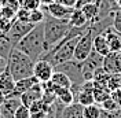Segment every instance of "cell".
<instances>
[{"instance_id": "19", "label": "cell", "mask_w": 121, "mask_h": 118, "mask_svg": "<svg viewBox=\"0 0 121 118\" xmlns=\"http://www.w3.org/2000/svg\"><path fill=\"white\" fill-rule=\"evenodd\" d=\"M69 23L73 28H81V26H85V25H90L84 13L81 11V8H73L72 14L69 17Z\"/></svg>"}, {"instance_id": "10", "label": "cell", "mask_w": 121, "mask_h": 118, "mask_svg": "<svg viewBox=\"0 0 121 118\" xmlns=\"http://www.w3.org/2000/svg\"><path fill=\"white\" fill-rule=\"evenodd\" d=\"M43 10L47 14H50L54 18H58V19H69V17L73 11V8L65 7L59 3H56V1H54L48 6H43Z\"/></svg>"}, {"instance_id": "6", "label": "cell", "mask_w": 121, "mask_h": 118, "mask_svg": "<svg viewBox=\"0 0 121 118\" xmlns=\"http://www.w3.org/2000/svg\"><path fill=\"white\" fill-rule=\"evenodd\" d=\"M102 63H103V56L99 55L95 50L91 52L90 56L85 59V60L80 62V66H81V74H83L84 81H87V80H92L94 72H95L98 67L102 66Z\"/></svg>"}, {"instance_id": "28", "label": "cell", "mask_w": 121, "mask_h": 118, "mask_svg": "<svg viewBox=\"0 0 121 118\" xmlns=\"http://www.w3.org/2000/svg\"><path fill=\"white\" fill-rule=\"evenodd\" d=\"M100 107H102L103 110H107V111H114V110H118V109H120V106L117 104L116 100L112 99V96H110L109 99H106L103 103H100Z\"/></svg>"}, {"instance_id": "35", "label": "cell", "mask_w": 121, "mask_h": 118, "mask_svg": "<svg viewBox=\"0 0 121 118\" xmlns=\"http://www.w3.org/2000/svg\"><path fill=\"white\" fill-rule=\"evenodd\" d=\"M1 6H4V7H8V8H13L14 11H18V10L21 8L19 0H3Z\"/></svg>"}, {"instance_id": "25", "label": "cell", "mask_w": 121, "mask_h": 118, "mask_svg": "<svg viewBox=\"0 0 121 118\" xmlns=\"http://www.w3.org/2000/svg\"><path fill=\"white\" fill-rule=\"evenodd\" d=\"M44 18H45V13L43 8H35L30 11V15H29V22L33 23L35 26L39 25V23H43L44 22Z\"/></svg>"}, {"instance_id": "16", "label": "cell", "mask_w": 121, "mask_h": 118, "mask_svg": "<svg viewBox=\"0 0 121 118\" xmlns=\"http://www.w3.org/2000/svg\"><path fill=\"white\" fill-rule=\"evenodd\" d=\"M80 8L84 13V15H85V18H87V21H88L90 25L99 21V6L96 3L91 1V3H87V4L81 6Z\"/></svg>"}, {"instance_id": "7", "label": "cell", "mask_w": 121, "mask_h": 118, "mask_svg": "<svg viewBox=\"0 0 121 118\" xmlns=\"http://www.w3.org/2000/svg\"><path fill=\"white\" fill-rule=\"evenodd\" d=\"M35 28V25L30 22H22V21H18L17 18H15L14 21H13V25H11V29L8 30V33L6 36L8 37V40L13 43V45H17L18 44V41L22 38L23 36H26L28 33H29L30 30Z\"/></svg>"}, {"instance_id": "1", "label": "cell", "mask_w": 121, "mask_h": 118, "mask_svg": "<svg viewBox=\"0 0 121 118\" xmlns=\"http://www.w3.org/2000/svg\"><path fill=\"white\" fill-rule=\"evenodd\" d=\"M19 51L26 54L35 62L41 59L45 52V38H44V23H39L30 30L26 36H23L18 44L15 45Z\"/></svg>"}, {"instance_id": "27", "label": "cell", "mask_w": 121, "mask_h": 118, "mask_svg": "<svg viewBox=\"0 0 121 118\" xmlns=\"http://www.w3.org/2000/svg\"><path fill=\"white\" fill-rule=\"evenodd\" d=\"M121 88V74L117 73V74H110V78L107 81V89L110 92H113L116 89Z\"/></svg>"}, {"instance_id": "11", "label": "cell", "mask_w": 121, "mask_h": 118, "mask_svg": "<svg viewBox=\"0 0 121 118\" xmlns=\"http://www.w3.org/2000/svg\"><path fill=\"white\" fill-rule=\"evenodd\" d=\"M22 104L19 96H7L3 106L0 107L1 111V118H14V114L17 109Z\"/></svg>"}, {"instance_id": "41", "label": "cell", "mask_w": 121, "mask_h": 118, "mask_svg": "<svg viewBox=\"0 0 121 118\" xmlns=\"http://www.w3.org/2000/svg\"><path fill=\"white\" fill-rule=\"evenodd\" d=\"M94 3H96V4H98V6H99V4L102 3V0H94Z\"/></svg>"}, {"instance_id": "34", "label": "cell", "mask_w": 121, "mask_h": 118, "mask_svg": "<svg viewBox=\"0 0 121 118\" xmlns=\"http://www.w3.org/2000/svg\"><path fill=\"white\" fill-rule=\"evenodd\" d=\"M100 118H121V107L118 110H114V111H107L102 109Z\"/></svg>"}, {"instance_id": "31", "label": "cell", "mask_w": 121, "mask_h": 118, "mask_svg": "<svg viewBox=\"0 0 121 118\" xmlns=\"http://www.w3.org/2000/svg\"><path fill=\"white\" fill-rule=\"evenodd\" d=\"M14 118H30V110H29V107H26V106L21 104V106L17 109V111H15Z\"/></svg>"}, {"instance_id": "22", "label": "cell", "mask_w": 121, "mask_h": 118, "mask_svg": "<svg viewBox=\"0 0 121 118\" xmlns=\"http://www.w3.org/2000/svg\"><path fill=\"white\" fill-rule=\"evenodd\" d=\"M77 103H80L81 106H90V104L95 103V99H94V91H87V89H81L80 88V92L77 95V99H76Z\"/></svg>"}, {"instance_id": "4", "label": "cell", "mask_w": 121, "mask_h": 118, "mask_svg": "<svg viewBox=\"0 0 121 118\" xmlns=\"http://www.w3.org/2000/svg\"><path fill=\"white\" fill-rule=\"evenodd\" d=\"M94 32L91 30V28L83 36L78 38L77 44H76V48H74V60L77 62H83L85 59L90 56V54L94 51Z\"/></svg>"}, {"instance_id": "24", "label": "cell", "mask_w": 121, "mask_h": 118, "mask_svg": "<svg viewBox=\"0 0 121 118\" xmlns=\"http://www.w3.org/2000/svg\"><path fill=\"white\" fill-rule=\"evenodd\" d=\"M52 109H54V104L45 103L43 99L36 100L35 103L30 104V107H29L30 114H32V113H48V111H51Z\"/></svg>"}, {"instance_id": "5", "label": "cell", "mask_w": 121, "mask_h": 118, "mask_svg": "<svg viewBox=\"0 0 121 118\" xmlns=\"http://www.w3.org/2000/svg\"><path fill=\"white\" fill-rule=\"evenodd\" d=\"M54 70H58V72L65 73L69 78L72 80V82L76 84V85H81V84L84 82L83 74H81L80 62H77V60H74V59L68 60V62H65V63H60V65H58V66H55Z\"/></svg>"}, {"instance_id": "8", "label": "cell", "mask_w": 121, "mask_h": 118, "mask_svg": "<svg viewBox=\"0 0 121 118\" xmlns=\"http://www.w3.org/2000/svg\"><path fill=\"white\" fill-rule=\"evenodd\" d=\"M54 74V66L45 59H39L33 66V76L40 82H47L51 80Z\"/></svg>"}, {"instance_id": "15", "label": "cell", "mask_w": 121, "mask_h": 118, "mask_svg": "<svg viewBox=\"0 0 121 118\" xmlns=\"http://www.w3.org/2000/svg\"><path fill=\"white\" fill-rule=\"evenodd\" d=\"M54 92L56 96V100L60 102L63 106H69V104L74 103V95L70 88H60V87L54 85Z\"/></svg>"}, {"instance_id": "26", "label": "cell", "mask_w": 121, "mask_h": 118, "mask_svg": "<svg viewBox=\"0 0 121 118\" xmlns=\"http://www.w3.org/2000/svg\"><path fill=\"white\" fill-rule=\"evenodd\" d=\"M100 111H102V107L98 106L96 103L85 106L84 107V117L85 118H100Z\"/></svg>"}, {"instance_id": "21", "label": "cell", "mask_w": 121, "mask_h": 118, "mask_svg": "<svg viewBox=\"0 0 121 118\" xmlns=\"http://www.w3.org/2000/svg\"><path fill=\"white\" fill-rule=\"evenodd\" d=\"M109 78H110V73H107L102 66L98 67L94 72V76H92V81H94L95 85H100V87H106V88H107Z\"/></svg>"}, {"instance_id": "42", "label": "cell", "mask_w": 121, "mask_h": 118, "mask_svg": "<svg viewBox=\"0 0 121 118\" xmlns=\"http://www.w3.org/2000/svg\"><path fill=\"white\" fill-rule=\"evenodd\" d=\"M0 17H3V13H1V6H0Z\"/></svg>"}, {"instance_id": "29", "label": "cell", "mask_w": 121, "mask_h": 118, "mask_svg": "<svg viewBox=\"0 0 121 118\" xmlns=\"http://www.w3.org/2000/svg\"><path fill=\"white\" fill-rule=\"evenodd\" d=\"M19 4L22 8H26V10H35V8H39L41 4H40V0H19Z\"/></svg>"}, {"instance_id": "17", "label": "cell", "mask_w": 121, "mask_h": 118, "mask_svg": "<svg viewBox=\"0 0 121 118\" xmlns=\"http://www.w3.org/2000/svg\"><path fill=\"white\" fill-rule=\"evenodd\" d=\"M62 118H85L84 117V106H81L77 102L65 106L62 110Z\"/></svg>"}, {"instance_id": "23", "label": "cell", "mask_w": 121, "mask_h": 118, "mask_svg": "<svg viewBox=\"0 0 121 118\" xmlns=\"http://www.w3.org/2000/svg\"><path fill=\"white\" fill-rule=\"evenodd\" d=\"M95 85V84H94ZM110 91L106 88V87H100V85H95L94 88V99H95V103H103L106 99L110 97Z\"/></svg>"}, {"instance_id": "37", "label": "cell", "mask_w": 121, "mask_h": 118, "mask_svg": "<svg viewBox=\"0 0 121 118\" xmlns=\"http://www.w3.org/2000/svg\"><path fill=\"white\" fill-rule=\"evenodd\" d=\"M110 96H112V99H113V100H116V102H117V104L121 107V88L113 91V92L110 93Z\"/></svg>"}, {"instance_id": "2", "label": "cell", "mask_w": 121, "mask_h": 118, "mask_svg": "<svg viewBox=\"0 0 121 118\" xmlns=\"http://www.w3.org/2000/svg\"><path fill=\"white\" fill-rule=\"evenodd\" d=\"M33 66H35V60L14 47L10 52L6 69L10 72L15 81H18L21 78L33 76Z\"/></svg>"}, {"instance_id": "20", "label": "cell", "mask_w": 121, "mask_h": 118, "mask_svg": "<svg viewBox=\"0 0 121 118\" xmlns=\"http://www.w3.org/2000/svg\"><path fill=\"white\" fill-rule=\"evenodd\" d=\"M50 81L52 82L54 85L60 87V88H72V85H73L72 80L65 73H62V72H58V70H54V74Z\"/></svg>"}, {"instance_id": "18", "label": "cell", "mask_w": 121, "mask_h": 118, "mask_svg": "<svg viewBox=\"0 0 121 118\" xmlns=\"http://www.w3.org/2000/svg\"><path fill=\"white\" fill-rule=\"evenodd\" d=\"M94 50L98 52L99 55L102 56H106L107 54H110V47H109V43L106 40V37L99 33V34H95L94 36Z\"/></svg>"}, {"instance_id": "14", "label": "cell", "mask_w": 121, "mask_h": 118, "mask_svg": "<svg viewBox=\"0 0 121 118\" xmlns=\"http://www.w3.org/2000/svg\"><path fill=\"white\" fill-rule=\"evenodd\" d=\"M14 87H15V80L13 78V76L10 74L7 69L3 70L0 73V91L6 96H10L14 91Z\"/></svg>"}, {"instance_id": "36", "label": "cell", "mask_w": 121, "mask_h": 118, "mask_svg": "<svg viewBox=\"0 0 121 118\" xmlns=\"http://www.w3.org/2000/svg\"><path fill=\"white\" fill-rule=\"evenodd\" d=\"M56 3H59L65 7H69V8H76L77 7V0H55Z\"/></svg>"}, {"instance_id": "13", "label": "cell", "mask_w": 121, "mask_h": 118, "mask_svg": "<svg viewBox=\"0 0 121 118\" xmlns=\"http://www.w3.org/2000/svg\"><path fill=\"white\" fill-rule=\"evenodd\" d=\"M40 82L35 77V76H30V77H26V78H21L18 81H15V87H14V91L10 96H21L23 92H26L28 89H30L35 84Z\"/></svg>"}, {"instance_id": "38", "label": "cell", "mask_w": 121, "mask_h": 118, "mask_svg": "<svg viewBox=\"0 0 121 118\" xmlns=\"http://www.w3.org/2000/svg\"><path fill=\"white\" fill-rule=\"evenodd\" d=\"M91 1H94V0H77V7L76 8H80L81 6L87 4V3H91Z\"/></svg>"}, {"instance_id": "43", "label": "cell", "mask_w": 121, "mask_h": 118, "mask_svg": "<svg viewBox=\"0 0 121 118\" xmlns=\"http://www.w3.org/2000/svg\"><path fill=\"white\" fill-rule=\"evenodd\" d=\"M1 36H3V33H1V32H0V37H1Z\"/></svg>"}, {"instance_id": "40", "label": "cell", "mask_w": 121, "mask_h": 118, "mask_svg": "<svg viewBox=\"0 0 121 118\" xmlns=\"http://www.w3.org/2000/svg\"><path fill=\"white\" fill-rule=\"evenodd\" d=\"M6 97H7V96H6L4 93H3V92H1V91H0V107L3 106V103H4V100H6Z\"/></svg>"}, {"instance_id": "30", "label": "cell", "mask_w": 121, "mask_h": 118, "mask_svg": "<svg viewBox=\"0 0 121 118\" xmlns=\"http://www.w3.org/2000/svg\"><path fill=\"white\" fill-rule=\"evenodd\" d=\"M13 21L14 19H10V18H6V17H0V32L3 34H7L8 33V30L11 29Z\"/></svg>"}, {"instance_id": "9", "label": "cell", "mask_w": 121, "mask_h": 118, "mask_svg": "<svg viewBox=\"0 0 121 118\" xmlns=\"http://www.w3.org/2000/svg\"><path fill=\"white\" fill-rule=\"evenodd\" d=\"M43 92H44L43 84H41V82H37V84H35L30 89H28L26 92H23L19 97H21V102H22L23 106L30 107L32 103H35L36 100H39V99L43 97Z\"/></svg>"}, {"instance_id": "39", "label": "cell", "mask_w": 121, "mask_h": 118, "mask_svg": "<svg viewBox=\"0 0 121 118\" xmlns=\"http://www.w3.org/2000/svg\"><path fill=\"white\" fill-rule=\"evenodd\" d=\"M54 1H55V0H40V4H41V6H48V4H51Z\"/></svg>"}, {"instance_id": "44", "label": "cell", "mask_w": 121, "mask_h": 118, "mask_svg": "<svg viewBox=\"0 0 121 118\" xmlns=\"http://www.w3.org/2000/svg\"><path fill=\"white\" fill-rule=\"evenodd\" d=\"M0 118H1V111H0Z\"/></svg>"}, {"instance_id": "3", "label": "cell", "mask_w": 121, "mask_h": 118, "mask_svg": "<svg viewBox=\"0 0 121 118\" xmlns=\"http://www.w3.org/2000/svg\"><path fill=\"white\" fill-rule=\"evenodd\" d=\"M43 23H44L45 52L50 51L56 43H59L62 40V37L72 28L70 23H69V19H58V18H54L50 14H47V13H45V18Z\"/></svg>"}, {"instance_id": "32", "label": "cell", "mask_w": 121, "mask_h": 118, "mask_svg": "<svg viewBox=\"0 0 121 118\" xmlns=\"http://www.w3.org/2000/svg\"><path fill=\"white\" fill-rule=\"evenodd\" d=\"M114 30H117L118 33H121V8L117 10L113 14V23H112Z\"/></svg>"}, {"instance_id": "33", "label": "cell", "mask_w": 121, "mask_h": 118, "mask_svg": "<svg viewBox=\"0 0 121 118\" xmlns=\"http://www.w3.org/2000/svg\"><path fill=\"white\" fill-rule=\"evenodd\" d=\"M29 15H30V11L29 10H26V8H19L18 11H17V15H15V18L18 19V21H22V22H29Z\"/></svg>"}, {"instance_id": "12", "label": "cell", "mask_w": 121, "mask_h": 118, "mask_svg": "<svg viewBox=\"0 0 121 118\" xmlns=\"http://www.w3.org/2000/svg\"><path fill=\"white\" fill-rule=\"evenodd\" d=\"M102 67L110 74L120 73V55H118V52H110L106 56H103Z\"/></svg>"}]
</instances>
